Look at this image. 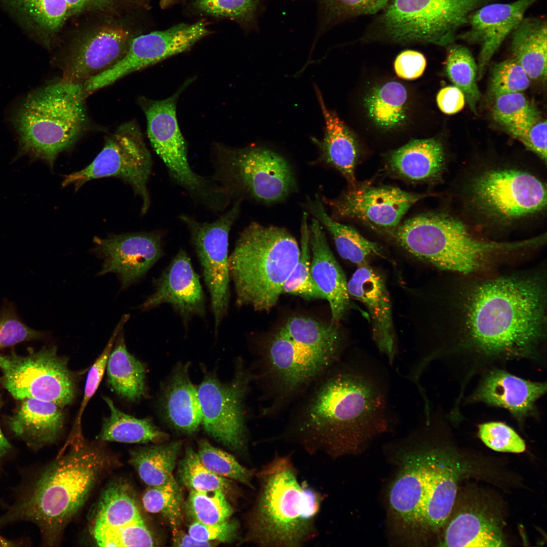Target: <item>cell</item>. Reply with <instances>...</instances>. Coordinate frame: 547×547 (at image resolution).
Masks as SVG:
<instances>
[{"mask_svg":"<svg viewBox=\"0 0 547 547\" xmlns=\"http://www.w3.org/2000/svg\"><path fill=\"white\" fill-rule=\"evenodd\" d=\"M544 297L542 284L530 277L498 278L472 290L464 324L440 351L460 387L511 362L546 367Z\"/></svg>","mask_w":547,"mask_h":547,"instance_id":"1","label":"cell"},{"mask_svg":"<svg viewBox=\"0 0 547 547\" xmlns=\"http://www.w3.org/2000/svg\"><path fill=\"white\" fill-rule=\"evenodd\" d=\"M389 389L377 361L343 356L300 397L289 430L304 442L355 449L389 429Z\"/></svg>","mask_w":547,"mask_h":547,"instance_id":"2","label":"cell"},{"mask_svg":"<svg viewBox=\"0 0 547 547\" xmlns=\"http://www.w3.org/2000/svg\"><path fill=\"white\" fill-rule=\"evenodd\" d=\"M72 431L56 458L20 490L0 518V525L26 521L39 529L42 540L53 545L83 507L113 459L101 444Z\"/></svg>","mask_w":547,"mask_h":547,"instance_id":"3","label":"cell"},{"mask_svg":"<svg viewBox=\"0 0 547 547\" xmlns=\"http://www.w3.org/2000/svg\"><path fill=\"white\" fill-rule=\"evenodd\" d=\"M300 250L286 229L252 222L241 232L228 257L236 303L268 311L297 263Z\"/></svg>","mask_w":547,"mask_h":547,"instance_id":"4","label":"cell"},{"mask_svg":"<svg viewBox=\"0 0 547 547\" xmlns=\"http://www.w3.org/2000/svg\"><path fill=\"white\" fill-rule=\"evenodd\" d=\"M83 84L62 78L30 94L17 108L13 123L19 138L18 155L52 167L85 131L88 116Z\"/></svg>","mask_w":547,"mask_h":547,"instance_id":"5","label":"cell"},{"mask_svg":"<svg viewBox=\"0 0 547 547\" xmlns=\"http://www.w3.org/2000/svg\"><path fill=\"white\" fill-rule=\"evenodd\" d=\"M421 261L441 269L468 274L491 255L519 249L520 241L487 242L474 238L461 221L442 212L421 214L386 233Z\"/></svg>","mask_w":547,"mask_h":547,"instance_id":"6","label":"cell"},{"mask_svg":"<svg viewBox=\"0 0 547 547\" xmlns=\"http://www.w3.org/2000/svg\"><path fill=\"white\" fill-rule=\"evenodd\" d=\"M461 191L464 208L486 228L515 227L546 209L545 184L531 171L510 164L477 169Z\"/></svg>","mask_w":547,"mask_h":547,"instance_id":"7","label":"cell"},{"mask_svg":"<svg viewBox=\"0 0 547 547\" xmlns=\"http://www.w3.org/2000/svg\"><path fill=\"white\" fill-rule=\"evenodd\" d=\"M492 0H389L374 15L360 39L448 46L471 15Z\"/></svg>","mask_w":547,"mask_h":547,"instance_id":"8","label":"cell"},{"mask_svg":"<svg viewBox=\"0 0 547 547\" xmlns=\"http://www.w3.org/2000/svg\"><path fill=\"white\" fill-rule=\"evenodd\" d=\"M261 491L256 507L254 532L263 543L296 545L310 531L320 495L300 484L286 459H277L260 474Z\"/></svg>","mask_w":547,"mask_h":547,"instance_id":"9","label":"cell"},{"mask_svg":"<svg viewBox=\"0 0 547 547\" xmlns=\"http://www.w3.org/2000/svg\"><path fill=\"white\" fill-rule=\"evenodd\" d=\"M214 179L233 198L265 203L280 202L296 188L292 169L279 153L263 146L213 148Z\"/></svg>","mask_w":547,"mask_h":547,"instance_id":"10","label":"cell"},{"mask_svg":"<svg viewBox=\"0 0 547 547\" xmlns=\"http://www.w3.org/2000/svg\"><path fill=\"white\" fill-rule=\"evenodd\" d=\"M68 362L55 346H45L24 356L0 354V382L16 399L33 398L64 408L75 398L79 376Z\"/></svg>","mask_w":547,"mask_h":547,"instance_id":"11","label":"cell"},{"mask_svg":"<svg viewBox=\"0 0 547 547\" xmlns=\"http://www.w3.org/2000/svg\"><path fill=\"white\" fill-rule=\"evenodd\" d=\"M150 153L144 142L137 124L124 123L105 140L101 151L84 169L66 175L62 186L73 185L78 190L92 179L107 177L120 178L132 186L142 200L141 214L150 205L147 182L151 171Z\"/></svg>","mask_w":547,"mask_h":547,"instance_id":"12","label":"cell"},{"mask_svg":"<svg viewBox=\"0 0 547 547\" xmlns=\"http://www.w3.org/2000/svg\"><path fill=\"white\" fill-rule=\"evenodd\" d=\"M242 200L212 222H200L188 215L179 216L190 232L210 295L216 332L226 316L229 301L228 245L230 230L239 216Z\"/></svg>","mask_w":547,"mask_h":547,"instance_id":"13","label":"cell"},{"mask_svg":"<svg viewBox=\"0 0 547 547\" xmlns=\"http://www.w3.org/2000/svg\"><path fill=\"white\" fill-rule=\"evenodd\" d=\"M137 35L126 24L111 20L79 33L67 43L56 61L61 78L83 84L119 62Z\"/></svg>","mask_w":547,"mask_h":547,"instance_id":"14","label":"cell"},{"mask_svg":"<svg viewBox=\"0 0 547 547\" xmlns=\"http://www.w3.org/2000/svg\"><path fill=\"white\" fill-rule=\"evenodd\" d=\"M253 381L251 372L239 366L233 379L223 383L208 375L198 387L203 419L210 436L231 450H242L246 439L244 401Z\"/></svg>","mask_w":547,"mask_h":547,"instance_id":"15","label":"cell"},{"mask_svg":"<svg viewBox=\"0 0 547 547\" xmlns=\"http://www.w3.org/2000/svg\"><path fill=\"white\" fill-rule=\"evenodd\" d=\"M91 534L99 546H152V535L145 524L130 484L119 480L106 487L98 501Z\"/></svg>","mask_w":547,"mask_h":547,"instance_id":"16","label":"cell"},{"mask_svg":"<svg viewBox=\"0 0 547 547\" xmlns=\"http://www.w3.org/2000/svg\"><path fill=\"white\" fill-rule=\"evenodd\" d=\"M210 32L208 22L202 19L138 35L119 62L90 80L91 86L98 90L110 85L129 74L187 51Z\"/></svg>","mask_w":547,"mask_h":547,"instance_id":"17","label":"cell"},{"mask_svg":"<svg viewBox=\"0 0 547 547\" xmlns=\"http://www.w3.org/2000/svg\"><path fill=\"white\" fill-rule=\"evenodd\" d=\"M427 196L394 186L356 184L336 198H321L331 208L333 219H356L387 232L399 225L411 206Z\"/></svg>","mask_w":547,"mask_h":547,"instance_id":"18","label":"cell"},{"mask_svg":"<svg viewBox=\"0 0 547 547\" xmlns=\"http://www.w3.org/2000/svg\"><path fill=\"white\" fill-rule=\"evenodd\" d=\"M187 82L170 97L155 100L145 97L138 102L147 121V135L153 149L162 159L174 181L182 187L193 185L199 174L188 160L187 145L176 116V105Z\"/></svg>","mask_w":547,"mask_h":547,"instance_id":"19","label":"cell"},{"mask_svg":"<svg viewBox=\"0 0 547 547\" xmlns=\"http://www.w3.org/2000/svg\"><path fill=\"white\" fill-rule=\"evenodd\" d=\"M92 252L102 260L98 276L116 275L121 290L140 280L163 254L158 231L114 235L93 239Z\"/></svg>","mask_w":547,"mask_h":547,"instance_id":"20","label":"cell"},{"mask_svg":"<svg viewBox=\"0 0 547 547\" xmlns=\"http://www.w3.org/2000/svg\"><path fill=\"white\" fill-rule=\"evenodd\" d=\"M480 377L464 404L483 403L504 409L521 426L529 419L539 420L537 402L546 393V382L525 379L505 368L490 369Z\"/></svg>","mask_w":547,"mask_h":547,"instance_id":"21","label":"cell"},{"mask_svg":"<svg viewBox=\"0 0 547 547\" xmlns=\"http://www.w3.org/2000/svg\"><path fill=\"white\" fill-rule=\"evenodd\" d=\"M154 285L153 293L139 306L141 310L169 304L186 326L192 317L205 316V297L199 276L183 249L179 250Z\"/></svg>","mask_w":547,"mask_h":547,"instance_id":"22","label":"cell"},{"mask_svg":"<svg viewBox=\"0 0 547 547\" xmlns=\"http://www.w3.org/2000/svg\"><path fill=\"white\" fill-rule=\"evenodd\" d=\"M539 1L490 2L482 6L471 15L467 23L468 28L457 36L480 46L478 80L481 78L485 68L503 41L525 18L527 11Z\"/></svg>","mask_w":547,"mask_h":547,"instance_id":"23","label":"cell"},{"mask_svg":"<svg viewBox=\"0 0 547 547\" xmlns=\"http://www.w3.org/2000/svg\"><path fill=\"white\" fill-rule=\"evenodd\" d=\"M460 466L443 449L430 448L427 486L414 536L437 532L447 522L456 499Z\"/></svg>","mask_w":547,"mask_h":547,"instance_id":"24","label":"cell"},{"mask_svg":"<svg viewBox=\"0 0 547 547\" xmlns=\"http://www.w3.org/2000/svg\"><path fill=\"white\" fill-rule=\"evenodd\" d=\"M347 289L349 296L368 309L372 339L379 351L392 365L398 348L390 296L383 279L369 264L359 266L347 282Z\"/></svg>","mask_w":547,"mask_h":547,"instance_id":"25","label":"cell"},{"mask_svg":"<svg viewBox=\"0 0 547 547\" xmlns=\"http://www.w3.org/2000/svg\"><path fill=\"white\" fill-rule=\"evenodd\" d=\"M406 454L391 485L388 500L394 520L402 531L413 536L428 483L429 448Z\"/></svg>","mask_w":547,"mask_h":547,"instance_id":"26","label":"cell"},{"mask_svg":"<svg viewBox=\"0 0 547 547\" xmlns=\"http://www.w3.org/2000/svg\"><path fill=\"white\" fill-rule=\"evenodd\" d=\"M309 228L311 277L329 303L331 321L339 323L350 305L347 282L329 246L321 223L314 218Z\"/></svg>","mask_w":547,"mask_h":547,"instance_id":"27","label":"cell"},{"mask_svg":"<svg viewBox=\"0 0 547 547\" xmlns=\"http://www.w3.org/2000/svg\"><path fill=\"white\" fill-rule=\"evenodd\" d=\"M63 409L51 402L25 398L8 417L7 424L15 437L33 450H39L61 436L65 419Z\"/></svg>","mask_w":547,"mask_h":547,"instance_id":"28","label":"cell"},{"mask_svg":"<svg viewBox=\"0 0 547 547\" xmlns=\"http://www.w3.org/2000/svg\"><path fill=\"white\" fill-rule=\"evenodd\" d=\"M386 165L392 173L401 178L432 181L440 177L445 169V152L437 139L414 140L390 152Z\"/></svg>","mask_w":547,"mask_h":547,"instance_id":"29","label":"cell"},{"mask_svg":"<svg viewBox=\"0 0 547 547\" xmlns=\"http://www.w3.org/2000/svg\"><path fill=\"white\" fill-rule=\"evenodd\" d=\"M160 407L166 421L177 429L192 434L202 424L198 388L189 378L187 365L175 369L164 389Z\"/></svg>","mask_w":547,"mask_h":547,"instance_id":"30","label":"cell"},{"mask_svg":"<svg viewBox=\"0 0 547 547\" xmlns=\"http://www.w3.org/2000/svg\"><path fill=\"white\" fill-rule=\"evenodd\" d=\"M316 93L325 121L324 136L322 140L315 139L320 151V158L325 164L338 171L350 187L356 185L355 169L359 158L357 142L343 122L326 107L317 88Z\"/></svg>","mask_w":547,"mask_h":547,"instance_id":"31","label":"cell"},{"mask_svg":"<svg viewBox=\"0 0 547 547\" xmlns=\"http://www.w3.org/2000/svg\"><path fill=\"white\" fill-rule=\"evenodd\" d=\"M442 546H503L505 541L499 523L489 515L472 509L458 513L448 523Z\"/></svg>","mask_w":547,"mask_h":547,"instance_id":"32","label":"cell"},{"mask_svg":"<svg viewBox=\"0 0 547 547\" xmlns=\"http://www.w3.org/2000/svg\"><path fill=\"white\" fill-rule=\"evenodd\" d=\"M546 25L543 19L524 18L511 33L514 58L530 79H546Z\"/></svg>","mask_w":547,"mask_h":547,"instance_id":"33","label":"cell"},{"mask_svg":"<svg viewBox=\"0 0 547 547\" xmlns=\"http://www.w3.org/2000/svg\"><path fill=\"white\" fill-rule=\"evenodd\" d=\"M306 207L309 212L332 235L339 255L357 266L368 264L369 260L381 256L382 250L376 243L362 236L353 227L339 223L327 212L321 197L308 198Z\"/></svg>","mask_w":547,"mask_h":547,"instance_id":"34","label":"cell"},{"mask_svg":"<svg viewBox=\"0 0 547 547\" xmlns=\"http://www.w3.org/2000/svg\"><path fill=\"white\" fill-rule=\"evenodd\" d=\"M50 48L68 17L66 0H0Z\"/></svg>","mask_w":547,"mask_h":547,"instance_id":"35","label":"cell"},{"mask_svg":"<svg viewBox=\"0 0 547 547\" xmlns=\"http://www.w3.org/2000/svg\"><path fill=\"white\" fill-rule=\"evenodd\" d=\"M106 370L108 384L120 397L136 402L144 396L145 366L128 350L122 331L109 354Z\"/></svg>","mask_w":547,"mask_h":547,"instance_id":"36","label":"cell"},{"mask_svg":"<svg viewBox=\"0 0 547 547\" xmlns=\"http://www.w3.org/2000/svg\"><path fill=\"white\" fill-rule=\"evenodd\" d=\"M110 414L104 418L99 435L101 442L146 443L162 438L164 434L150 419L137 418L119 409L107 397H103Z\"/></svg>","mask_w":547,"mask_h":547,"instance_id":"37","label":"cell"},{"mask_svg":"<svg viewBox=\"0 0 547 547\" xmlns=\"http://www.w3.org/2000/svg\"><path fill=\"white\" fill-rule=\"evenodd\" d=\"M181 447L176 441L138 448L131 451L130 463L148 486L163 484L173 476Z\"/></svg>","mask_w":547,"mask_h":547,"instance_id":"38","label":"cell"},{"mask_svg":"<svg viewBox=\"0 0 547 547\" xmlns=\"http://www.w3.org/2000/svg\"><path fill=\"white\" fill-rule=\"evenodd\" d=\"M407 92L401 83L388 82L374 89L365 99L370 118L377 126L393 129L405 121Z\"/></svg>","mask_w":547,"mask_h":547,"instance_id":"39","label":"cell"},{"mask_svg":"<svg viewBox=\"0 0 547 547\" xmlns=\"http://www.w3.org/2000/svg\"><path fill=\"white\" fill-rule=\"evenodd\" d=\"M280 331L312 346L344 354V337L338 323H325L310 318H289Z\"/></svg>","mask_w":547,"mask_h":547,"instance_id":"40","label":"cell"},{"mask_svg":"<svg viewBox=\"0 0 547 547\" xmlns=\"http://www.w3.org/2000/svg\"><path fill=\"white\" fill-rule=\"evenodd\" d=\"M445 65L448 77L463 93L471 109L476 112L481 93L477 83V64L471 53L463 46L450 45L448 46Z\"/></svg>","mask_w":547,"mask_h":547,"instance_id":"41","label":"cell"},{"mask_svg":"<svg viewBox=\"0 0 547 547\" xmlns=\"http://www.w3.org/2000/svg\"><path fill=\"white\" fill-rule=\"evenodd\" d=\"M300 253L298 260L283 288V293L298 295L306 299L325 297L312 279L307 213L304 212L301 223Z\"/></svg>","mask_w":547,"mask_h":547,"instance_id":"42","label":"cell"},{"mask_svg":"<svg viewBox=\"0 0 547 547\" xmlns=\"http://www.w3.org/2000/svg\"><path fill=\"white\" fill-rule=\"evenodd\" d=\"M178 472L181 482L190 490H218L225 494L231 491V481L207 468L190 447L187 448L183 458L179 462Z\"/></svg>","mask_w":547,"mask_h":547,"instance_id":"43","label":"cell"},{"mask_svg":"<svg viewBox=\"0 0 547 547\" xmlns=\"http://www.w3.org/2000/svg\"><path fill=\"white\" fill-rule=\"evenodd\" d=\"M182 501V491L174 476L163 484L149 486L142 496L144 509L150 513L162 514L173 528L179 523Z\"/></svg>","mask_w":547,"mask_h":547,"instance_id":"44","label":"cell"},{"mask_svg":"<svg viewBox=\"0 0 547 547\" xmlns=\"http://www.w3.org/2000/svg\"><path fill=\"white\" fill-rule=\"evenodd\" d=\"M492 115L494 120L504 130L541 118L538 109L521 92L503 94L495 97Z\"/></svg>","mask_w":547,"mask_h":547,"instance_id":"45","label":"cell"},{"mask_svg":"<svg viewBox=\"0 0 547 547\" xmlns=\"http://www.w3.org/2000/svg\"><path fill=\"white\" fill-rule=\"evenodd\" d=\"M185 507L194 521L204 524L224 522L229 519L233 513L232 507L225 494L218 490H190Z\"/></svg>","mask_w":547,"mask_h":547,"instance_id":"46","label":"cell"},{"mask_svg":"<svg viewBox=\"0 0 547 547\" xmlns=\"http://www.w3.org/2000/svg\"><path fill=\"white\" fill-rule=\"evenodd\" d=\"M260 0H192V8L199 14L226 18L248 28L254 24Z\"/></svg>","mask_w":547,"mask_h":547,"instance_id":"47","label":"cell"},{"mask_svg":"<svg viewBox=\"0 0 547 547\" xmlns=\"http://www.w3.org/2000/svg\"><path fill=\"white\" fill-rule=\"evenodd\" d=\"M197 453L202 463L212 472L251 486L252 471L242 466L232 455L205 440L199 441Z\"/></svg>","mask_w":547,"mask_h":547,"instance_id":"48","label":"cell"},{"mask_svg":"<svg viewBox=\"0 0 547 547\" xmlns=\"http://www.w3.org/2000/svg\"><path fill=\"white\" fill-rule=\"evenodd\" d=\"M389 0H319L324 26H333L346 20L373 16Z\"/></svg>","mask_w":547,"mask_h":547,"instance_id":"49","label":"cell"},{"mask_svg":"<svg viewBox=\"0 0 547 547\" xmlns=\"http://www.w3.org/2000/svg\"><path fill=\"white\" fill-rule=\"evenodd\" d=\"M530 79L521 65L514 59L496 64L492 68L490 89L493 96L522 92L530 86Z\"/></svg>","mask_w":547,"mask_h":547,"instance_id":"50","label":"cell"},{"mask_svg":"<svg viewBox=\"0 0 547 547\" xmlns=\"http://www.w3.org/2000/svg\"><path fill=\"white\" fill-rule=\"evenodd\" d=\"M478 435L489 448L497 452L520 453L526 450V444L510 426L499 421H490L478 425Z\"/></svg>","mask_w":547,"mask_h":547,"instance_id":"51","label":"cell"},{"mask_svg":"<svg viewBox=\"0 0 547 547\" xmlns=\"http://www.w3.org/2000/svg\"><path fill=\"white\" fill-rule=\"evenodd\" d=\"M68 17L87 13L118 15L135 9L150 8L149 0H66Z\"/></svg>","mask_w":547,"mask_h":547,"instance_id":"52","label":"cell"},{"mask_svg":"<svg viewBox=\"0 0 547 547\" xmlns=\"http://www.w3.org/2000/svg\"><path fill=\"white\" fill-rule=\"evenodd\" d=\"M129 315H125L122 318L110 337L103 351L94 362L88 373L83 398L75 421V428L80 429L81 419L83 413L89 401L97 390L106 369L109 354L118 334L122 330L124 324L129 319Z\"/></svg>","mask_w":547,"mask_h":547,"instance_id":"53","label":"cell"},{"mask_svg":"<svg viewBox=\"0 0 547 547\" xmlns=\"http://www.w3.org/2000/svg\"><path fill=\"white\" fill-rule=\"evenodd\" d=\"M44 334L22 323L12 308L0 312V349L18 343L42 338Z\"/></svg>","mask_w":547,"mask_h":547,"instance_id":"54","label":"cell"},{"mask_svg":"<svg viewBox=\"0 0 547 547\" xmlns=\"http://www.w3.org/2000/svg\"><path fill=\"white\" fill-rule=\"evenodd\" d=\"M526 148L546 162V121L542 118L522 126L505 129Z\"/></svg>","mask_w":547,"mask_h":547,"instance_id":"55","label":"cell"},{"mask_svg":"<svg viewBox=\"0 0 547 547\" xmlns=\"http://www.w3.org/2000/svg\"><path fill=\"white\" fill-rule=\"evenodd\" d=\"M238 528V523L229 519L211 524L194 521L189 526L188 532L199 540L230 542L236 538Z\"/></svg>","mask_w":547,"mask_h":547,"instance_id":"56","label":"cell"},{"mask_svg":"<svg viewBox=\"0 0 547 547\" xmlns=\"http://www.w3.org/2000/svg\"><path fill=\"white\" fill-rule=\"evenodd\" d=\"M426 67L424 55L416 51L408 50L397 57L394 67L397 75L403 79L414 80L420 77Z\"/></svg>","mask_w":547,"mask_h":547,"instance_id":"57","label":"cell"},{"mask_svg":"<svg viewBox=\"0 0 547 547\" xmlns=\"http://www.w3.org/2000/svg\"><path fill=\"white\" fill-rule=\"evenodd\" d=\"M465 101L463 93L454 86L441 89L437 96L439 109L447 114H455L460 111L464 106Z\"/></svg>","mask_w":547,"mask_h":547,"instance_id":"58","label":"cell"},{"mask_svg":"<svg viewBox=\"0 0 547 547\" xmlns=\"http://www.w3.org/2000/svg\"><path fill=\"white\" fill-rule=\"evenodd\" d=\"M173 543L176 546H211L215 545L213 541L199 540L176 527L173 528Z\"/></svg>","mask_w":547,"mask_h":547,"instance_id":"59","label":"cell"},{"mask_svg":"<svg viewBox=\"0 0 547 547\" xmlns=\"http://www.w3.org/2000/svg\"><path fill=\"white\" fill-rule=\"evenodd\" d=\"M2 401L0 398V409ZM12 449V445L4 436L0 428V465L3 458L8 454Z\"/></svg>","mask_w":547,"mask_h":547,"instance_id":"60","label":"cell"},{"mask_svg":"<svg viewBox=\"0 0 547 547\" xmlns=\"http://www.w3.org/2000/svg\"><path fill=\"white\" fill-rule=\"evenodd\" d=\"M182 0H160V6L163 9L169 8Z\"/></svg>","mask_w":547,"mask_h":547,"instance_id":"61","label":"cell"}]
</instances>
